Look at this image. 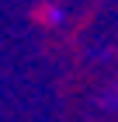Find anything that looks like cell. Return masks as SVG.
I'll return each mask as SVG.
<instances>
[{"label": "cell", "instance_id": "1", "mask_svg": "<svg viewBox=\"0 0 118 122\" xmlns=\"http://www.w3.org/2000/svg\"><path fill=\"white\" fill-rule=\"evenodd\" d=\"M38 18H45V21H52V25H56L63 14H59V7H42V10H38Z\"/></svg>", "mask_w": 118, "mask_h": 122}]
</instances>
